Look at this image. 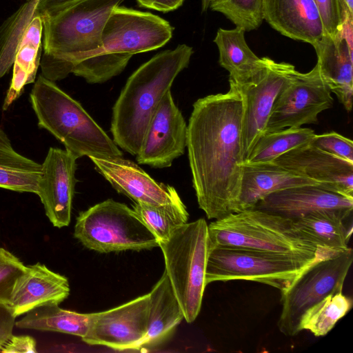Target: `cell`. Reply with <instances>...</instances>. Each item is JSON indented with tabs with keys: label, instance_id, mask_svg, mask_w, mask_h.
I'll return each mask as SVG.
<instances>
[{
	"label": "cell",
	"instance_id": "44",
	"mask_svg": "<svg viewBox=\"0 0 353 353\" xmlns=\"http://www.w3.org/2000/svg\"><path fill=\"white\" fill-rule=\"evenodd\" d=\"M27 1H28V0H27Z\"/></svg>",
	"mask_w": 353,
	"mask_h": 353
},
{
	"label": "cell",
	"instance_id": "43",
	"mask_svg": "<svg viewBox=\"0 0 353 353\" xmlns=\"http://www.w3.org/2000/svg\"><path fill=\"white\" fill-rule=\"evenodd\" d=\"M212 1L213 0H201V8L203 12H205L209 8Z\"/></svg>",
	"mask_w": 353,
	"mask_h": 353
},
{
	"label": "cell",
	"instance_id": "17",
	"mask_svg": "<svg viewBox=\"0 0 353 353\" xmlns=\"http://www.w3.org/2000/svg\"><path fill=\"white\" fill-rule=\"evenodd\" d=\"M90 159L118 192L135 203L158 205L181 201L174 187L156 181L130 160L123 157Z\"/></svg>",
	"mask_w": 353,
	"mask_h": 353
},
{
	"label": "cell",
	"instance_id": "2",
	"mask_svg": "<svg viewBox=\"0 0 353 353\" xmlns=\"http://www.w3.org/2000/svg\"><path fill=\"white\" fill-rule=\"evenodd\" d=\"M192 54V47L178 45L154 55L129 77L112 108L110 131L118 147L137 154L152 115Z\"/></svg>",
	"mask_w": 353,
	"mask_h": 353
},
{
	"label": "cell",
	"instance_id": "19",
	"mask_svg": "<svg viewBox=\"0 0 353 353\" xmlns=\"http://www.w3.org/2000/svg\"><path fill=\"white\" fill-rule=\"evenodd\" d=\"M70 294L68 279L37 263L26 266L14 285L8 305L16 318L37 307L59 304Z\"/></svg>",
	"mask_w": 353,
	"mask_h": 353
},
{
	"label": "cell",
	"instance_id": "33",
	"mask_svg": "<svg viewBox=\"0 0 353 353\" xmlns=\"http://www.w3.org/2000/svg\"><path fill=\"white\" fill-rule=\"evenodd\" d=\"M132 57L128 53H103L76 63L72 72L90 83H101L119 74Z\"/></svg>",
	"mask_w": 353,
	"mask_h": 353
},
{
	"label": "cell",
	"instance_id": "37",
	"mask_svg": "<svg viewBox=\"0 0 353 353\" xmlns=\"http://www.w3.org/2000/svg\"><path fill=\"white\" fill-rule=\"evenodd\" d=\"M321 15L325 32L336 37L343 23L340 0H314Z\"/></svg>",
	"mask_w": 353,
	"mask_h": 353
},
{
	"label": "cell",
	"instance_id": "7",
	"mask_svg": "<svg viewBox=\"0 0 353 353\" xmlns=\"http://www.w3.org/2000/svg\"><path fill=\"white\" fill-rule=\"evenodd\" d=\"M318 260L241 248L213 247L208 256L205 283L245 280L268 285L281 292Z\"/></svg>",
	"mask_w": 353,
	"mask_h": 353
},
{
	"label": "cell",
	"instance_id": "24",
	"mask_svg": "<svg viewBox=\"0 0 353 353\" xmlns=\"http://www.w3.org/2000/svg\"><path fill=\"white\" fill-rule=\"evenodd\" d=\"M43 20L38 11L28 23L15 51L13 73L3 110H6L22 94L25 85L34 82L40 65Z\"/></svg>",
	"mask_w": 353,
	"mask_h": 353
},
{
	"label": "cell",
	"instance_id": "26",
	"mask_svg": "<svg viewBox=\"0 0 353 353\" xmlns=\"http://www.w3.org/2000/svg\"><path fill=\"white\" fill-rule=\"evenodd\" d=\"M41 164L18 153L0 126V188L37 194Z\"/></svg>",
	"mask_w": 353,
	"mask_h": 353
},
{
	"label": "cell",
	"instance_id": "35",
	"mask_svg": "<svg viewBox=\"0 0 353 353\" xmlns=\"http://www.w3.org/2000/svg\"><path fill=\"white\" fill-rule=\"evenodd\" d=\"M26 270L17 257L0 247V303L9 304L17 281Z\"/></svg>",
	"mask_w": 353,
	"mask_h": 353
},
{
	"label": "cell",
	"instance_id": "32",
	"mask_svg": "<svg viewBox=\"0 0 353 353\" xmlns=\"http://www.w3.org/2000/svg\"><path fill=\"white\" fill-rule=\"evenodd\" d=\"M38 12L36 0H28L3 25L0 34V78L13 65L16 46L30 20Z\"/></svg>",
	"mask_w": 353,
	"mask_h": 353
},
{
	"label": "cell",
	"instance_id": "10",
	"mask_svg": "<svg viewBox=\"0 0 353 353\" xmlns=\"http://www.w3.org/2000/svg\"><path fill=\"white\" fill-rule=\"evenodd\" d=\"M333 103L317 64L306 73L295 70L274 103L264 133L316 123L318 115Z\"/></svg>",
	"mask_w": 353,
	"mask_h": 353
},
{
	"label": "cell",
	"instance_id": "15",
	"mask_svg": "<svg viewBox=\"0 0 353 353\" xmlns=\"http://www.w3.org/2000/svg\"><path fill=\"white\" fill-rule=\"evenodd\" d=\"M77 159L66 150L50 148L41 164L37 194L48 219L59 228L70 222Z\"/></svg>",
	"mask_w": 353,
	"mask_h": 353
},
{
	"label": "cell",
	"instance_id": "38",
	"mask_svg": "<svg viewBox=\"0 0 353 353\" xmlns=\"http://www.w3.org/2000/svg\"><path fill=\"white\" fill-rule=\"evenodd\" d=\"M1 352L6 353H35L36 341L28 335L14 336L10 338L0 347Z\"/></svg>",
	"mask_w": 353,
	"mask_h": 353
},
{
	"label": "cell",
	"instance_id": "20",
	"mask_svg": "<svg viewBox=\"0 0 353 353\" xmlns=\"http://www.w3.org/2000/svg\"><path fill=\"white\" fill-rule=\"evenodd\" d=\"M263 19L282 35L311 45L325 33L314 0H263Z\"/></svg>",
	"mask_w": 353,
	"mask_h": 353
},
{
	"label": "cell",
	"instance_id": "13",
	"mask_svg": "<svg viewBox=\"0 0 353 353\" xmlns=\"http://www.w3.org/2000/svg\"><path fill=\"white\" fill-rule=\"evenodd\" d=\"M149 293L106 311L90 313L82 340L116 350H139L148 330Z\"/></svg>",
	"mask_w": 353,
	"mask_h": 353
},
{
	"label": "cell",
	"instance_id": "34",
	"mask_svg": "<svg viewBox=\"0 0 353 353\" xmlns=\"http://www.w3.org/2000/svg\"><path fill=\"white\" fill-rule=\"evenodd\" d=\"M263 0H213L209 8L219 12L230 20L236 27L249 32L262 23Z\"/></svg>",
	"mask_w": 353,
	"mask_h": 353
},
{
	"label": "cell",
	"instance_id": "27",
	"mask_svg": "<svg viewBox=\"0 0 353 353\" xmlns=\"http://www.w3.org/2000/svg\"><path fill=\"white\" fill-rule=\"evenodd\" d=\"M90 319V314L64 310L58 303H50L28 312L15 322V325L22 329L69 334L82 339L88 330Z\"/></svg>",
	"mask_w": 353,
	"mask_h": 353
},
{
	"label": "cell",
	"instance_id": "16",
	"mask_svg": "<svg viewBox=\"0 0 353 353\" xmlns=\"http://www.w3.org/2000/svg\"><path fill=\"white\" fill-rule=\"evenodd\" d=\"M272 162L319 183L324 189L353 197V163L309 143L288 151Z\"/></svg>",
	"mask_w": 353,
	"mask_h": 353
},
{
	"label": "cell",
	"instance_id": "40",
	"mask_svg": "<svg viewBox=\"0 0 353 353\" xmlns=\"http://www.w3.org/2000/svg\"><path fill=\"white\" fill-rule=\"evenodd\" d=\"M139 6L163 12L173 11L179 8L185 0H136Z\"/></svg>",
	"mask_w": 353,
	"mask_h": 353
},
{
	"label": "cell",
	"instance_id": "4",
	"mask_svg": "<svg viewBox=\"0 0 353 353\" xmlns=\"http://www.w3.org/2000/svg\"><path fill=\"white\" fill-rule=\"evenodd\" d=\"M208 238L210 248L236 247L310 260L342 252L320 246L293 220L256 208L241 210L211 222Z\"/></svg>",
	"mask_w": 353,
	"mask_h": 353
},
{
	"label": "cell",
	"instance_id": "22",
	"mask_svg": "<svg viewBox=\"0 0 353 353\" xmlns=\"http://www.w3.org/2000/svg\"><path fill=\"white\" fill-rule=\"evenodd\" d=\"M242 176L239 211L253 208L261 200L273 192L303 185L320 184L285 169L272 161L241 164Z\"/></svg>",
	"mask_w": 353,
	"mask_h": 353
},
{
	"label": "cell",
	"instance_id": "9",
	"mask_svg": "<svg viewBox=\"0 0 353 353\" xmlns=\"http://www.w3.org/2000/svg\"><path fill=\"white\" fill-rule=\"evenodd\" d=\"M352 261L351 248L316 261L281 292V312L277 323L280 332L288 336L296 335L301 331V321L307 310L328 295L342 292Z\"/></svg>",
	"mask_w": 353,
	"mask_h": 353
},
{
	"label": "cell",
	"instance_id": "23",
	"mask_svg": "<svg viewBox=\"0 0 353 353\" xmlns=\"http://www.w3.org/2000/svg\"><path fill=\"white\" fill-rule=\"evenodd\" d=\"M149 295L148 330L139 350H148L161 345L184 319L183 310L165 271Z\"/></svg>",
	"mask_w": 353,
	"mask_h": 353
},
{
	"label": "cell",
	"instance_id": "1",
	"mask_svg": "<svg viewBox=\"0 0 353 353\" xmlns=\"http://www.w3.org/2000/svg\"><path fill=\"white\" fill-rule=\"evenodd\" d=\"M229 83L227 92L196 101L188 124L186 148L192 185L208 219L239 212L244 161L243 97L238 85Z\"/></svg>",
	"mask_w": 353,
	"mask_h": 353
},
{
	"label": "cell",
	"instance_id": "39",
	"mask_svg": "<svg viewBox=\"0 0 353 353\" xmlns=\"http://www.w3.org/2000/svg\"><path fill=\"white\" fill-rule=\"evenodd\" d=\"M15 319L9 306L0 303V347L12 335Z\"/></svg>",
	"mask_w": 353,
	"mask_h": 353
},
{
	"label": "cell",
	"instance_id": "3",
	"mask_svg": "<svg viewBox=\"0 0 353 353\" xmlns=\"http://www.w3.org/2000/svg\"><path fill=\"white\" fill-rule=\"evenodd\" d=\"M125 0H80L41 14L44 54L41 75L55 81L78 62L102 54V31L112 10Z\"/></svg>",
	"mask_w": 353,
	"mask_h": 353
},
{
	"label": "cell",
	"instance_id": "29",
	"mask_svg": "<svg viewBox=\"0 0 353 353\" xmlns=\"http://www.w3.org/2000/svg\"><path fill=\"white\" fill-rule=\"evenodd\" d=\"M315 135L309 128H288L263 134L248 157V163L272 161L288 151L310 143Z\"/></svg>",
	"mask_w": 353,
	"mask_h": 353
},
{
	"label": "cell",
	"instance_id": "31",
	"mask_svg": "<svg viewBox=\"0 0 353 353\" xmlns=\"http://www.w3.org/2000/svg\"><path fill=\"white\" fill-rule=\"evenodd\" d=\"M352 306V299L342 292L328 295L305 313L300 328L317 337L325 336Z\"/></svg>",
	"mask_w": 353,
	"mask_h": 353
},
{
	"label": "cell",
	"instance_id": "41",
	"mask_svg": "<svg viewBox=\"0 0 353 353\" xmlns=\"http://www.w3.org/2000/svg\"><path fill=\"white\" fill-rule=\"evenodd\" d=\"M80 0H36V8L40 14L61 9Z\"/></svg>",
	"mask_w": 353,
	"mask_h": 353
},
{
	"label": "cell",
	"instance_id": "14",
	"mask_svg": "<svg viewBox=\"0 0 353 353\" xmlns=\"http://www.w3.org/2000/svg\"><path fill=\"white\" fill-rule=\"evenodd\" d=\"M188 124L170 90L158 105L144 133L137 161L156 168L170 167L187 146Z\"/></svg>",
	"mask_w": 353,
	"mask_h": 353
},
{
	"label": "cell",
	"instance_id": "18",
	"mask_svg": "<svg viewBox=\"0 0 353 353\" xmlns=\"http://www.w3.org/2000/svg\"><path fill=\"white\" fill-rule=\"evenodd\" d=\"M253 208L292 220L318 212H334L351 216L353 197L319 185H303L270 194Z\"/></svg>",
	"mask_w": 353,
	"mask_h": 353
},
{
	"label": "cell",
	"instance_id": "21",
	"mask_svg": "<svg viewBox=\"0 0 353 353\" xmlns=\"http://www.w3.org/2000/svg\"><path fill=\"white\" fill-rule=\"evenodd\" d=\"M317 55V65L331 92L350 112L353 98V48L343 37L325 33L312 45Z\"/></svg>",
	"mask_w": 353,
	"mask_h": 353
},
{
	"label": "cell",
	"instance_id": "6",
	"mask_svg": "<svg viewBox=\"0 0 353 353\" xmlns=\"http://www.w3.org/2000/svg\"><path fill=\"white\" fill-rule=\"evenodd\" d=\"M165 270L185 320L193 322L202 304L210 250L208 225L204 219L186 223L167 240L159 242Z\"/></svg>",
	"mask_w": 353,
	"mask_h": 353
},
{
	"label": "cell",
	"instance_id": "12",
	"mask_svg": "<svg viewBox=\"0 0 353 353\" xmlns=\"http://www.w3.org/2000/svg\"><path fill=\"white\" fill-rule=\"evenodd\" d=\"M295 71L293 65L267 57L266 63L249 82L238 85L243 97L242 143L244 160L264 133L274 103Z\"/></svg>",
	"mask_w": 353,
	"mask_h": 353
},
{
	"label": "cell",
	"instance_id": "25",
	"mask_svg": "<svg viewBox=\"0 0 353 353\" xmlns=\"http://www.w3.org/2000/svg\"><path fill=\"white\" fill-rule=\"evenodd\" d=\"M245 31L238 27L219 28L214 42L217 46L220 65L228 71L229 80L237 85L249 82L265 67L267 57H258L245 39Z\"/></svg>",
	"mask_w": 353,
	"mask_h": 353
},
{
	"label": "cell",
	"instance_id": "8",
	"mask_svg": "<svg viewBox=\"0 0 353 353\" xmlns=\"http://www.w3.org/2000/svg\"><path fill=\"white\" fill-rule=\"evenodd\" d=\"M74 236L87 248L101 253L159 247L157 239L136 212L111 199L79 214Z\"/></svg>",
	"mask_w": 353,
	"mask_h": 353
},
{
	"label": "cell",
	"instance_id": "36",
	"mask_svg": "<svg viewBox=\"0 0 353 353\" xmlns=\"http://www.w3.org/2000/svg\"><path fill=\"white\" fill-rule=\"evenodd\" d=\"M309 143L323 151L353 163L352 141L337 132L315 134Z\"/></svg>",
	"mask_w": 353,
	"mask_h": 353
},
{
	"label": "cell",
	"instance_id": "5",
	"mask_svg": "<svg viewBox=\"0 0 353 353\" xmlns=\"http://www.w3.org/2000/svg\"><path fill=\"white\" fill-rule=\"evenodd\" d=\"M38 125L50 132L77 159L123 157L114 141L82 105L43 75L30 94Z\"/></svg>",
	"mask_w": 353,
	"mask_h": 353
},
{
	"label": "cell",
	"instance_id": "28",
	"mask_svg": "<svg viewBox=\"0 0 353 353\" xmlns=\"http://www.w3.org/2000/svg\"><path fill=\"white\" fill-rule=\"evenodd\" d=\"M349 216L334 212H318L293 221L320 246L344 252L350 248L348 242L352 230L345 225Z\"/></svg>",
	"mask_w": 353,
	"mask_h": 353
},
{
	"label": "cell",
	"instance_id": "30",
	"mask_svg": "<svg viewBox=\"0 0 353 353\" xmlns=\"http://www.w3.org/2000/svg\"><path fill=\"white\" fill-rule=\"evenodd\" d=\"M132 209L156 236L158 242L170 238L176 229L188 223L189 217L182 201L158 205L135 203Z\"/></svg>",
	"mask_w": 353,
	"mask_h": 353
},
{
	"label": "cell",
	"instance_id": "42",
	"mask_svg": "<svg viewBox=\"0 0 353 353\" xmlns=\"http://www.w3.org/2000/svg\"><path fill=\"white\" fill-rule=\"evenodd\" d=\"M343 2L351 14H353V0H340Z\"/></svg>",
	"mask_w": 353,
	"mask_h": 353
},
{
	"label": "cell",
	"instance_id": "11",
	"mask_svg": "<svg viewBox=\"0 0 353 353\" xmlns=\"http://www.w3.org/2000/svg\"><path fill=\"white\" fill-rule=\"evenodd\" d=\"M165 19L148 12L115 7L102 31L103 53H137L157 50L172 37Z\"/></svg>",
	"mask_w": 353,
	"mask_h": 353
}]
</instances>
